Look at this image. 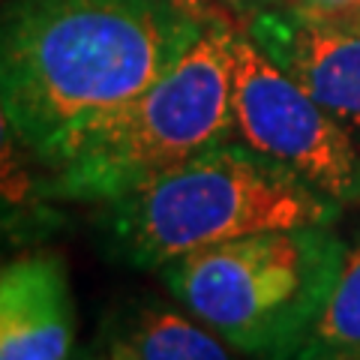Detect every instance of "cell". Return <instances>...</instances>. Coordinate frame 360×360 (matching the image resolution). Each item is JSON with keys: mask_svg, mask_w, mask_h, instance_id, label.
<instances>
[{"mask_svg": "<svg viewBox=\"0 0 360 360\" xmlns=\"http://www.w3.org/2000/svg\"><path fill=\"white\" fill-rule=\"evenodd\" d=\"M210 21L177 0H13L0 39L6 129L45 165L162 78Z\"/></svg>", "mask_w": 360, "mask_h": 360, "instance_id": "obj_1", "label": "cell"}, {"mask_svg": "<svg viewBox=\"0 0 360 360\" xmlns=\"http://www.w3.org/2000/svg\"><path fill=\"white\" fill-rule=\"evenodd\" d=\"M342 205L240 139L201 150L174 172L108 201L99 225L123 264L160 270L180 255L258 231L333 225Z\"/></svg>", "mask_w": 360, "mask_h": 360, "instance_id": "obj_2", "label": "cell"}, {"mask_svg": "<svg viewBox=\"0 0 360 360\" xmlns=\"http://www.w3.org/2000/svg\"><path fill=\"white\" fill-rule=\"evenodd\" d=\"M234 30L213 18L162 78L90 123L51 156L42 193L63 201H117L234 135Z\"/></svg>", "mask_w": 360, "mask_h": 360, "instance_id": "obj_3", "label": "cell"}, {"mask_svg": "<svg viewBox=\"0 0 360 360\" xmlns=\"http://www.w3.org/2000/svg\"><path fill=\"white\" fill-rule=\"evenodd\" d=\"M345 240L330 225L258 231L160 267L172 297L231 348L291 360L330 297Z\"/></svg>", "mask_w": 360, "mask_h": 360, "instance_id": "obj_4", "label": "cell"}, {"mask_svg": "<svg viewBox=\"0 0 360 360\" xmlns=\"http://www.w3.org/2000/svg\"><path fill=\"white\" fill-rule=\"evenodd\" d=\"M234 135L336 205H360V148L243 30L231 39Z\"/></svg>", "mask_w": 360, "mask_h": 360, "instance_id": "obj_5", "label": "cell"}, {"mask_svg": "<svg viewBox=\"0 0 360 360\" xmlns=\"http://www.w3.org/2000/svg\"><path fill=\"white\" fill-rule=\"evenodd\" d=\"M243 33L360 148V18L312 21L288 9H262L243 18Z\"/></svg>", "mask_w": 360, "mask_h": 360, "instance_id": "obj_6", "label": "cell"}, {"mask_svg": "<svg viewBox=\"0 0 360 360\" xmlns=\"http://www.w3.org/2000/svg\"><path fill=\"white\" fill-rule=\"evenodd\" d=\"M75 307L66 262L27 252L0 274V360H70Z\"/></svg>", "mask_w": 360, "mask_h": 360, "instance_id": "obj_7", "label": "cell"}, {"mask_svg": "<svg viewBox=\"0 0 360 360\" xmlns=\"http://www.w3.org/2000/svg\"><path fill=\"white\" fill-rule=\"evenodd\" d=\"M115 348L129 360H234L229 342L193 312L162 303H135L111 328Z\"/></svg>", "mask_w": 360, "mask_h": 360, "instance_id": "obj_8", "label": "cell"}, {"mask_svg": "<svg viewBox=\"0 0 360 360\" xmlns=\"http://www.w3.org/2000/svg\"><path fill=\"white\" fill-rule=\"evenodd\" d=\"M345 354H360V238L345 243L330 297L291 360H330Z\"/></svg>", "mask_w": 360, "mask_h": 360, "instance_id": "obj_9", "label": "cell"}, {"mask_svg": "<svg viewBox=\"0 0 360 360\" xmlns=\"http://www.w3.org/2000/svg\"><path fill=\"white\" fill-rule=\"evenodd\" d=\"M276 9H288L312 21H354L360 18V0H285Z\"/></svg>", "mask_w": 360, "mask_h": 360, "instance_id": "obj_10", "label": "cell"}, {"mask_svg": "<svg viewBox=\"0 0 360 360\" xmlns=\"http://www.w3.org/2000/svg\"><path fill=\"white\" fill-rule=\"evenodd\" d=\"M234 13H240L243 18L246 15H252V13H262V9H276V6H283L285 0H225Z\"/></svg>", "mask_w": 360, "mask_h": 360, "instance_id": "obj_11", "label": "cell"}, {"mask_svg": "<svg viewBox=\"0 0 360 360\" xmlns=\"http://www.w3.org/2000/svg\"><path fill=\"white\" fill-rule=\"evenodd\" d=\"M78 360H115V357H111V352L105 348L103 354H84V357H78Z\"/></svg>", "mask_w": 360, "mask_h": 360, "instance_id": "obj_12", "label": "cell"}, {"mask_svg": "<svg viewBox=\"0 0 360 360\" xmlns=\"http://www.w3.org/2000/svg\"><path fill=\"white\" fill-rule=\"evenodd\" d=\"M108 352H111V357H115V360H129L127 354H123V352H120V348H115V345H111V342H108Z\"/></svg>", "mask_w": 360, "mask_h": 360, "instance_id": "obj_13", "label": "cell"}, {"mask_svg": "<svg viewBox=\"0 0 360 360\" xmlns=\"http://www.w3.org/2000/svg\"><path fill=\"white\" fill-rule=\"evenodd\" d=\"M330 360H360V354H345V357H330Z\"/></svg>", "mask_w": 360, "mask_h": 360, "instance_id": "obj_14", "label": "cell"}]
</instances>
